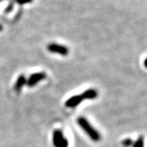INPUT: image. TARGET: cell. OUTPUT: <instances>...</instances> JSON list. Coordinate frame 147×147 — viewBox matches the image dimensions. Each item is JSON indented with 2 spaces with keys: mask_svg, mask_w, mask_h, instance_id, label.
<instances>
[{
  "mask_svg": "<svg viewBox=\"0 0 147 147\" xmlns=\"http://www.w3.org/2000/svg\"><path fill=\"white\" fill-rule=\"evenodd\" d=\"M77 123L79 126L84 130V131L89 137V138L95 142H100L101 139L100 132L97 131L94 127L92 126L86 118L79 117L77 119Z\"/></svg>",
  "mask_w": 147,
  "mask_h": 147,
  "instance_id": "obj_1",
  "label": "cell"
},
{
  "mask_svg": "<svg viewBox=\"0 0 147 147\" xmlns=\"http://www.w3.org/2000/svg\"><path fill=\"white\" fill-rule=\"evenodd\" d=\"M46 77H47V74L44 72H38V73L33 74L26 79V85L30 88L34 87L38 83L41 82Z\"/></svg>",
  "mask_w": 147,
  "mask_h": 147,
  "instance_id": "obj_4",
  "label": "cell"
},
{
  "mask_svg": "<svg viewBox=\"0 0 147 147\" xmlns=\"http://www.w3.org/2000/svg\"><path fill=\"white\" fill-rule=\"evenodd\" d=\"M3 30V26H1V25H0V31H1V30Z\"/></svg>",
  "mask_w": 147,
  "mask_h": 147,
  "instance_id": "obj_12",
  "label": "cell"
},
{
  "mask_svg": "<svg viewBox=\"0 0 147 147\" xmlns=\"http://www.w3.org/2000/svg\"><path fill=\"white\" fill-rule=\"evenodd\" d=\"M33 0H16V2L19 4H26V3H30Z\"/></svg>",
  "mask_w": 147,
  "mask_h": 147,
  "instance_id": "obj_10",
  "label": "cell"
},
{
  "mask_svg": "<svg viewBox=\"0 0 147 147\" xmlns=\"http://www.w3.org/2000/svg\"><path fill=\"white\" fill-rule=\"evenodd\" d=\"M144 65H145V67L147 69V57L146 58V60L144 61Z\"/></svg>",
  "mask_w": 147,
  "mask_h": 147,
  "instance_id": "obj_11",
  "label": "cell"
},
{
  "mask_svg": "<svg viewBox=\"0 0 147 147\" xmlns=\"http://www.w3.org/2000/svg\"><path fill=\"white\" fill-rule=\"evenodd\" d=\"M53 146L55 147H68L69 142L67 138L64 136L61 130L57 129L53 134Z\"/></svg>",
  "mask_w": 147,
  "mask_h": 147,
  "instance_id": "obj_2",
  "label": "cell"
},
{
  "mask_svg": "<svg viewBox=\"0 0 147 147\" xmlns=\"http://www.w3.org/2000/svg\"><path fill=\"white\" fill-rule=\"evenodd\" d=\"M26 84V78L24 74H20L16 79L15 85H14V90L16 92H20L22 88Z\"/></svg>",
  "mask_w": 147,
  "mask_h": 147,
  "instance_id": "obj_7",
  "label": "cell"
},
{
  "mask_svg": "<svg viewBox=\"0 0 147 147\" xmlns=\"http://www.w3.org/2000/svg\"><path fill=\"white\" fill-rule=\"evenodd\" d=\"M145 146V137L143 136H140L137 137L136 142L133 143L132 147H144Z\"/></svg>",
  "mask_w": 147,
  "mask_h": 147,
  "instance_id": "obj_8",
  "label": "cell"
},
{
  "mask_svg": "<svg viewBox=\"0 0 147 147\" xmlns=\"http://www.w3.org/2000/svg\"><path fill=\"white\" fill-rule=\"evenodd\" d=\"M47 48L50 53H57V54L61 55V56H67L69 53L68 47L63 46V45H61V44H58V43H55V42L49 43L47 45Z\"/></svg>",
  "mask_w": 147,
  "mask_h": 147,
  "instance_id": "obj_3",
  "label": "cell"
},
{
  "mask_svg": "<svg viewBox=\"0 0 147 147\" xmlns=\"http://www.w3.org/2000/svg\"><path fill=\"white\" fill-rule=\"evenodd\" d=\"M81 96H83V98L84 99H88V100H93L96 99L98 96V92L94 88H89L87 89L86 91H84V92L81 94Z\"/></svg>",
  "mask_w": 147,
  "mask_h": 147,
  "instance_id": "obj_6",
  "label": "cell"
},
{
  "mask_svg": "<svg viewBox=\"0 0 147 147\" xmlns=\"http://www.w3.org/2000/svg\"><path fill=\"white\" fill-rule=\"evenodd\" d=\"M84 100V98L81 95H75L69 98L68 100L65 101V106L68 108H74L77 105H79L82 101Z\"/></svg>",
  "mask_w": 147,
  "mask_h": 147,
  "instance_id": "obj_5",
  "label": "cell"
},
{
  "mask_svg": "<svg viewBox=\"0 0 147 147\" xmlns=\"http://www.w3.org/2000/svg\"><path fill=\"white\" fill-rule=\"evenodd\" d=\"M134 142L131 140V138H126L122 142V145L124 147H131L133 145Z\"/></svg>",
  "mask_w": 147,
  "mask_h": 147,
  "instance_id": "obj_9",
  "label": "cell"
}]
</instances>
